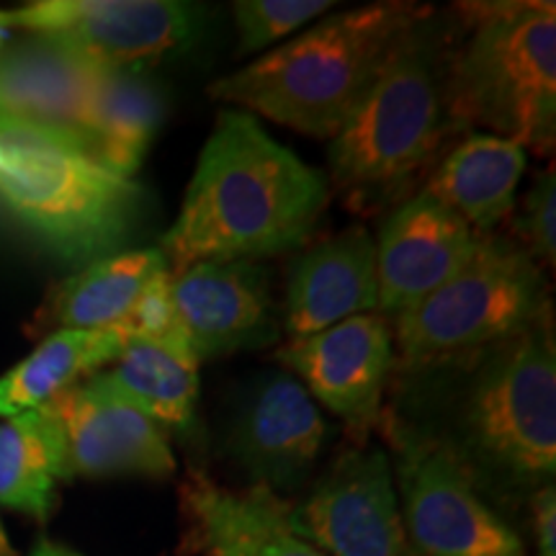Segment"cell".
I'll use <instances>...</instances> for the list:
<instances>
[{
    "label": "cell",
    "instance_id": "44dd1931",
    "mask_svg": "<svg viewBox=\"0 0 556 556\" xmlns=\"http://www.w3.org/2000/svg\"><path fill=\"white\" fill-rule=\"evenodd\" d=\"M160 270H170L160 248L122 250L88 263L54 287L45 307L47 323L58 330L116 328Z\"/></svg>",
    "mask_w": 556,
    "mask_h": 556
},
{
    "label": "cell",
    "instance_id": "4fadbf2b",
    "mask_svg": "<svg viewBox=\"0 0 556 556\" xmlns=\"http://www.w3.org/2000/svg\"><path fill=\"white\" fill-rule=\"evenodd\" d=\"M484 238L428 191L394 206L374 240L377 315L394 319L433 294L475 258Z\"/></svg>",
    "mask_w": 556,
    "mask_h": 556
},
{
    "label": "cell",
    "instance_id": "ba28073f",
    "mask_svg": "<svg viewBox=\"0 0 556 556\" xmlns=\"http://www.w3.org/2000/svg\"><path fill=\"white\" fill-rule=\"evenodd\" d=\"M400 513L415 556H526L523 539L492 510L458 458L384 407Z\"/></svg>",
    "mask_w": 556,
    "mask_h": 556
},
{
    "label": "cell",
    "instance_id": "9c48e42d",
    "mask_svg": "<svg viewBox=\"0 0 556 556\" xmlns=\"http://www.w3.org/2000/svg\"><path fill=\"white\" fill-rule=\"evenodd\" d=\"M5 16L11 29L111 70H139L186 47L199 31V9L180 0H34Z\"/></svg>",
    "mask_w": 556,
    "mask_h": 556
},
{
    "label": "cell",
    "instance_id": "7402d4cb",
    "mask_svg": "<svg viewBox=\"0 0 556 556\" xmlns=\"http://www.w3.org/2000/svg\"><path fill=\"white\" fill-rule=\"evenodd\" d=\"M165 93L142 70L103 67L90 109L93 157L103 168L131 178L165 119Z\"/></svg>",
    "mask_w": 556,
    "mask_h": 556
},
{
    "label": "cell",
    "instance_id": "ac0fdd59",
    "mask_svg": "<svg viewBox=\"0 0 556 556\" xmlns=\"http://www.w3.org/2000/svg\"><path fill=\"white\" fill-rule=\"evenodd\" d=\"M368 312H377V248L366 227L353 225L296 261L283 328L299 340Z\"/></svg>",
    "mask_w": 556,
    "mask_h": 556
},
{
    "label": "cell",
    "instance_id": "277c9868",
    "mask_svg": "<svg viewBox=\"0 0 556 556\" xmlns=\"http://www.w3.org/2000/svg\"><path fill=\"white\" fill-rule=\"evenodd\" d=\"M433 11L409 0H384L332 13L248 67L214 80L208 96L307 137L332 139L402 34Z\"/></svg>",
    "mask_w": 556,
    "mask_h": 556
},
{
    "label": "cell",
    "instance_id": "8992f818",
    "mask_svg": "<svg viewBox=\"0 0 556 556\" xmlns=\"http://www.w3.org/2000/svg\"><path fill=\"white\" fill-rule=\"evenodd\" d=\"M0 204L62 258L88 266L122 253L144 191L73 144L0 127Z\"/></svg>",
    "mask_w": 556,
    "mask_h": 556
},
{
    "label": "cell",
    "instance_id": "7c38bea8",
    "mask_svg": "<svg viewBox=\"0 0 556 556\" xmlns=\"http://www.w3.org/2000/svg\"><path fill=\"white\" fill-rule=\"evenodd\" d=\"M58 422L70 477L176 475L168 435L111 384L93 374L41 405Z\"/></svg>",
    "mask_w": 556,
    "mask_h": 556
},
{
    "label": "cell",
    "instance_id": "9a60e30c",
    "mask_svg": "<svg viewBox=\"0 0 556 556\" xmlns=\"http://www.w3.org/2000/svg\"><path fill=\"white\" fill-rule=\"evenodd\" d=\"M101 70L39 37L0 52V127L39 131L93 155L90 109Z\"/></svg>",
    "mask_w": 556,
    "mask_h": 556
},
{
    "label": "cell",
    "instance_id": "6da1fadb",
    "mask_svg": "<svg viewBox=\"0 0 556 556\" xmlns=\"http://www.w3.org/2000/svg\"><path fill=\"white\" fill-rule=\"evenodd\" d=\"M387 409L458 458L482 486H546L556 471L552 315L500 343L392 368Z\"/></svg>",
    "mask_w": 556,
    "mask_h": 556
},
{
    "label": "cell",
    "instance_id": "cb8c5ba5",
    "mask_svg": "<svg viewBox=\"0 0 556 556\" xmlns=\"http://www.w3.org/2000/svg\"><path fill=\"white\" fill-rule=\"evenodd\" d=\"M106 377L165 435L193 428L199 400V358L193 353L129 340Z\"/></svg>",
    "mask_w": 556,
    "mask_h": 556
},
{
    "label": "cell",
    "instance_id": "2e32d148",
    "mask_svg": "<svg viewBox=\"0 0 556 556\" xmlns=\"http://www.w3.org/2000/svg\"><path fill=\"white\" fill-rule=\"evenodd\" d=\"M170 291L199 364L278 338L268 274L258 263H197L170 274Z\"/></svg>",
    "mask_w": 556,
    "mask_h": 556
},
{
    "label": "cell",
    "instance_id": "f546056e",
    "mask_svg": "<svg viewBox=\"0 0 556 556\" xmlns=\"http://www.w3.org/2000/svg\"><path fill=\"white\" fill-rule=\"evenodd\" d=\"M0 556H16V548H13L9 533H5L3 523H0Z\"/></svg>",
    "mask_w": 556,
    "mask_h": 556
},
{
    "label": "cell",
    "instance_id": "7a4b0ae2",
    "mask_svg": "<svg viewBox=\"0 0 556 556\" xmlns=\"http://www.w3.org/2000/svg\"><path fill=\"white\" fill-rule=\"evenodd\" d=\"M328 204L323 170L276 142L253 114L225 109L160 250L170 274L197 263H255L302 248Z\"/></svg>",
    "mask_w": 556,
    "mask_h": 556
},
{
    "label": "cell",
    "instance_id": "8fae6325",
    "mask_svg": "<svg viewBox=\"0 0 556 556\" xmlns=\"http://www.w3.org/2000/svg\"><path fill=\"white\" fill-rule=\"evenodd\" d=\"M276 358L302 379L309 397L338 415L356 443L381 426L387 381L394 368L392 325L368 312L278 348Z\"/></svg>",
    "mask_w": 556,
    "mask_h": 556
},
{
    "label": "cell",
    "instance_id": "4316f807",
    "mask_svg": "<svg viewBox=\"0 0 556 556\" xmlns=\"http://www.w3.org/2000/svg\"><path fill=\"white\" fill-rule=\"evenodd\" d=\"M516 235L533 261L554 266L556 258V178L554 168L539 173L516 217Z\"/></svg>",
    "mask_w": 556,
    "mask_h": 556
},
{
    "label": "cell",
    "instance_id": "d4e9b609",
    "mask_svg": "<svg viewBox=\"0 0 556 556\" xmlns=\"http://www.w3.org/2000/svg\"><path fill=\"white\" fill-rule=\"evenodd\" d=\"M336 9L332 0H238L232 3L238 26V58L263 52L274 41L302 29L312 18L325 16Z\"/></svg>",
    "mask_w": 556,
    "mask_h": 556
},
{
    "label": "cell",
    "instance_id": "5bb4252c",
    "mask_svg": "<svg viewBox=\"0 0 556 556\" xmlns=\"http://www.w3.org/2000/svg\"><path fill=\"white\" fill-rule=\"evenodd\" d=\"M328 441V420L291 374H266L250 387L229 428L227 448L255 486L296 490Z\"/></svg>",
    "mask_w": 556,
    "mask_h": 556
},
{
    "label": "cell",
    "instance_id": "30bf717a",
    "mask_svg": "<svg viewBox=\"0 0 556 556\" xmlns=\"http://www.w3.org/2000/svg\"><path fill=\"white\" fill-rule=\"evenodd\" d=\"M283 520L325 556H415L402 523L392 458L384 448H345L299 505L281 503Z\"/></svg>",
    "mask_w": 556,
    "mask_h": 556
},
{
    "label": "cell",
    "instance_id": "ffe728a7",
    "mask_svg": "<svg viewBox=\"0 0 556 556\" xmlns=\"http://www.w3.org/2000/svg\"><path fill=\"white\" fill-rule=\"evenodd\" d=\"M124 330H54L21 364L0 377V417L37 409L65 389L114 364L127 348Z\"/></svg>",
    "mask_w": 556,
    "mask_h": 556
},
{
    "label": "cell",
    "instance_id": "5b68a950",
    "mask_svg": "<svg viewBox=\"0 0 556 556\" xmlns=\"http://www.w3.org/2000/svg\"><path fill=\"white\" fill-rule=\"evenodd\" d=\"M469 31L451 45L448 119L456 135L486 129L552 155L556 139V5L464 3ZM484 131V135H486Z\"/></svg>",
    "mask_w": 556,
    "mask_h": 556
},
{
    "label": "cell",
    "instance_id": "e0dca14e",
    "mask_svg": "<svg viewBox=\"0 0 556 556\" xmlns=\"http://www.w3.org/2000/svg\"><path fill=\"white\" fill-rule=\"evenodd\" d=\"M180 516L189 556H325L291 531L281 500L263 486L232 492L191 469L180 484Z\"/></svg>",
    "mask_w": 556,
    "mask_h": 556
},
{
    "label": "cell",
    "instance_id": "f1b7e54d",
    "mask_svg": "<svg viewBox=\"0 0 556 556\" xmlns=\"http://www.w3.org/2000/svg\"><path fill=\"white\" fill-rule=\"evenodd\" d=\"M29 556H83V554L73 552V548H67V546H62V544H54V541L41 539L39 544L31 548Z\"/></svg>",
    "mask_w": 556,
    "mask_h": 556
},
{
    "label": "cell",
    "instance_id": "52a82bcc",
    "mask_svg": "<svg viewBox=\"0 0 556 556\" xmlns=\"http://www.w3.org/2000/svg\"><path fill=\"white\" fill-rule=\"evenodd\" d=\"M546 315L552 299L541 263L518 242L486 235L456 276L392 319L394 368L500 343Z\"/></svg>",
    "mask_w": 556,
    "mask_h": 556
},
{
    "label": "cell",
    "instance_id": "603a6c76",
    "mask_svg": "<svg viewBox=\"0 0 556 556\" xmlns=\"http://www.w3.org/2000/svg\"><path fill=\"white\" fill-rule=\"evenodd\" d=\"M70 469L58 422L45 407L0 422V505L39 523L50 518L58 484Z\"/></svg>",
    "mask_w": 556,
    "mask_h": 556
},
{
    "label": "cell",
    "instance_id": "484cf974",
    "mask_svg": "<svg viewBox=\"0 0 556 556\" xmlns=\"http://www.w3.org/2000/svg\"><path fill=\"white\" fill-rule=\"evenodd\" d=\"M119 328L129 340H148V343L193 353L184 323L178 317L176 302H173L170 270H160L142 289V294H139L129 315L124 317V323H119Z\"/></svg>",
    "mask_w": 556,
    "mask_h": 556
},
{
    "label": "cell",
    "instance_id": "3957f363",
    "mask_svg": "<svg viewBox=\"0 0 556 556\" xmlns=\"http://www.w3.org/2000/svg\"><path fill=\"white\" fill-rule=\"evenodd\" d=\"M454 45L438 11L402 34L330 139V180L353 208L394 204L438 163L451 135L446 67Z\"/></svg>",
    "mask_w": 556,
    "mask_h": 556
},
{
    "label": "cell",
    "instance_id": "d6986e66",
    "mask_svg": "<svg viewBox=\"0 0 556 556\" xmlns=\"http://www.w3.org/2000/svg\"><path fill=\"white\" fill-rule=\"evenodd\" d=\"M528 152L505 137L469 131L430 168L426 189L479 235H492L513 214Z\"/></svg>",
    "mask_w": 556,
    "mask_h": 556
},
{
    "label": "cell",
    "instance_id": "83f0119b",
    "mask_svg": "<svg viewBox=\"0 0 556 556\" xmlns=\"http://www.w3.org/2000/svg\"><path fill=\"white\" fill-rule=\"evenodd\" d=\"M533 531L536 556H556V490L554 484L533 492Z\"/></svg>",
    "mask_w": 556,
    "mask_h": 556
}]
</instances>
